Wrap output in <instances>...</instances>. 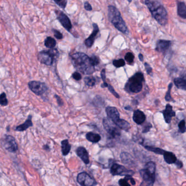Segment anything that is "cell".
Masks as SVG:
<instances>
[{"instance_id":"cell-41","label":"cell","mask_w":186,"mask_h":186,"mask_svg":"<svg viewBox=\"0 0 186 186\" xmlns=\"http://www.w3.org/2000/svg\"><path fill=\"white\" fill-rule=\"evenodd\" d=\"M72 77H73L74 79L77 80V81L80 80L82 79L81 75L79 72H76L73 73V74H72Z\"/></svg>"},{"instance_id":"cell-36","label":"cell","mask_w":186,"mask_h":186,"mask_svg":"<svg viewBox=\"0 0 186 186\" xmlns=\"http://www.w3.org/2000/svg\"><path fill=\"white\" fill-rule=\"evenodd\" d=\"M56 4L59 6V7H61L63 9H64L66 8L67 4V1L66 0H61V1H54Z\"/></svg>"},{"instance_id":"cell-28","label":"cell","mask_w":186,"mask_h":186,"mask_svg":"<svg viewBox=\"0 0 186 186\" xmlns=\"http://www.w3.org/2000/svg\"><path fill=\"white\" fill-rule=\"evenodd\" d=\"M56 45V42L55 39L52 37H48L44 40V45L50 49H54Z\"/></svg>"},{"instance_id":"cell-38","label":"cell","mask_w":186,"mask_h":186,"mask_svg":"<svg viewBox=\"0 0 186 186\" xmlns=\"http://www.w3.org/2000/svg\"><path fill=\"white\" fill-rule=\"evenodd\" d=\"M52 31L55 38H57V39H62L63 38V35L60 31L55 29H52Z\"/></svg>"},{"instance_id":"cell-3","label":"cell","mask_w":186,"mask_h":186,"mask_svg":"<svg viewBox=\"0 0 186 186\" xmlns=\"http://www.w3.org/2000/svg\"><path fill=\"white\" fill-rule=\"evenodd\" d=\"M108 16L111 23L117 30L125 35L129 33L126 23L121 17L120 12L116 7L112 5L109 6Z\"/></svg>"},{"instance_id":"cell-19","label":"cell","mask_w":186,"mask_h":186,"mask_svg":"<svg viewBox=\"0 0 186 186\" xmlns=\"http://www.w3.org/2000/svg\"><path fill=\"white\" fill-rule=\"evenodd\" d=\"M32 126H33V123L32 122V116L30 115L28 116L27 120L25 121V122L24 123L17 126L15 130L18 132H23L27 130L28 128L32 127Z\"/></svg>"},{"instance_id":"cell-23","label":"cell","mask_w":186,"mask_h":186,"mask_svg":"<svg viewBox=\"0 0 186 186\" xmlns=\"http://www.w3.org/2000/svg\"><path fill=\"white\" fill-rule=\"evenodd\" d=\"M86 138L88 141L92 143H97L101 140V137L100 135L93 132H89L86 135Z\"/></svg>"},{"instance_id":"cell-22","label":"cell","mask_w":186,"mask_h":186,"mask_svg":"<svg viewBox=\"0 0 186 186\" xmlns=\"http://www.w3.org/2000/svg\"><path fill=\"white\" fill-rule=\"evenodd\" d=\"M177 14L182 19H186V5L184 2L177 3Z\"/></svg>"},{"instance_id":"cell-15","label":"cell","mask_w":186,"mask_h":186,"mask_svg":"<svg viewBox=\"0 0 186 186\" xmlns=\"http://www.w3.org/2000/svg\"><path fill=\"white\" fill-rule=\"evenodd\" d=\"M99 31V27L97 25V24H95V23L93 24V31H92V33L90 35V36L87 39H86V40L84 42L86 47L90 48L92 47L94 43L95 38L96 37L97 35H98Z\"/></svg>"},{"instance_id":"cell-9","label":"cell","mask_w":186,"mask_h":186,"mask_svg":"<svg viewBox=\"0 0 186 186\" xmlns=\"http://www.w3.org/2000/svg\"><path fill=\"white\" fill-rule=\"evenodd\" d=\"M3 147L10 152H15L18 150L17 141L14 137L10 135H5L2 140Z\"/></svg>"},{"instance_id":"cell-12","label":"cell","mask_w":186,"mask_h":186,"mask_svg":"<svg viewBox=\"0 0 186 186\" xmlns=\"http://www.w3.org/2000/svg\"><path fill=\"white\" fill-rule=\"evenodd\" d=\"M55 13L56 14L57 19L60 22L62 26L67 31L70 32L72 28V25L68 17L63 12H60L59 10H56Z\"/></svg>"},{"instance_id":"cell-14","label":"cell","mask_w":186,"mask_h":186,"mask_svg":"<svg viewBox=\"0 0 186 186\" xmlns=\"http://www.w3.org/2000/svg\"><path fill=\"white\" fill-rule=\"evenodd\" d=\"M172 45V42L170 40L159 39L157 41L156 44L155 50L157 52L165 54Z\"/></svg>"},{"instance_id":"cell-29","label":"cell","mask_w":186,"mask_h":186,"mask_svg":"<svg viewBox=\"0 0 186 186\" xmlns=\"http://www.w3.org/2000/svg\"><path fill=\"white\" fill-rule=\"evenodd\" d=\"M144 147L146 148V150H147L148 151H151L153 153H155V154H158V155H163L164 153H165V151L161 149L160 148H158V147H155L153 146H145Z\"/></svg>"},{"instance_id":"cell-35","label":"cell","mask_w":186,"mask_h":186,"mask_svg":"<svg viewBox=\"0 0 186 186\" xmlns=\"http://www.w3.org/2000/svg\"><path fill=\"white\" fill-rule=\"evenodd\" d=\"M179 128L180 132H181V133H184L186 132V122H185V121L183 120L181 121L180 122L179 124Z\"/></svg>"},{"instance_id":"cell-32","label":"cell","mask_w":186,"mask_h":186,"mask_svg":"<svg viewBox=\"0 0 186 186\" xmlns=\"http://www.w3.org/2000/svg\"><path fill=\"white\" fill-rule=\"evenodd\" d=\"M125 59L126 61L127 62L128 64H132L134 62V55L132 54V52H128L125 55Z\"/></svg>"},{"instance_id":"cell-30","label":"cell","mask_w":186,"mask_h":186,"mask_svg":"<svg viewBox=\"0 0 186 186\" xmlns=\"http://www.w3.org/2000/svg\"><path fill=\"white\" fill-rule=\"evenodd\" d=\"M84 81L85 82V84L90 87L94 86L96 83V79L93 76H86L84 78Z\"/></svg>"},{"instance_id":"cell-46","label":"cell","mask_w":186,"mask_h":186,"mask_svg":"<svg viewBox=\"0 0 186 186\" xmlns=\"http://www.w3.org/2000/svg\"><path fill=\"white\" fill-rule=\"evenodd\" d=\"M175 165H176L177 167L178 168H181L183 167V164L181 161L179 160H177L176 162L175 163Z\"/></svg>"},{"instance_id":"cell-33","label":"cell","mask_w":186,"mask_h":186,"mask_svg":"<svg viewBox=\"0 0 186 186\" xmlns=\"http://www.w3.org/2000/svg\"><path fill=\"white\" fill-rule=\"evenodd\" d=\"M113 64L114 66H115L116 68H120L125 66L126 63H125V60L123 59H118V60H115L113 62Z\"/></svg>"},{"instance_id":"cell-44","label":"cell","mask_w":186,"mask_h":186,"mask_svg":"<svg viewBox=\"0 0 186 186\" xmlns=\"http://www.w3.org/2000/svg\"><path fill=\"white\" fill-rule=\"evenodd\" d=\"M151 128H152V125H151V123H148V124H147L144 127L143 130V133H147V132L150 131V130H151Z\"/></svg>"},{"instance_id":"cell-39","label":"cell","mask_w":186,"mask_h":186,"mask_svg":"<svg viewBox=\"0 0 186 186\" xmlns=\"http://www.w3.org/2000/svg\"><path fill=\"white\" fill-rule=\"evenodd\" d=\"M108 90L110 92L112 93V94H113L114 96L116 98H120V96H119V94H118L117 92H116L115 90H114V87L111 86V85H108Z\"/></svg>"},{"instance_id":"cell-6","label":"cell","mask_w":186,"mask_h":186,"mask_svg":"<svg viewBox=\"0 0 186 186\" xmlns=\"http://www.w3.org/2000/svg\"><path fill=\"white\" fill-rule=\"evenodd\" d=\"M59 56V52L57 49H52L39 52L38 54V60L41 64L47 66H52Z\"/></svg>"},{"instance_id":"cell-18","label":"cell","mask_w":186,"mask_h":186,"mask_svg":"<svg viewBox=\"0 0 186 186\" xmlns=\"http://www.w3.org/2000/svg\"><path fill=\"white\" fill-rule=\"evenodd\" d=\"M133 120L137 125H141L146 120V116L141 110H136L134 111Z\"/></svg>"},{"instance_id":"cell-4","label":"cell","mask_w":186,"mask_h":186,"mask_svg":"<svg viewBox=\"0 0 186 186\" xmlns=\"http://www.w3.org/2000/svg\"><path fill=\"white\" fill-rule=\"evenodd\" d=\"M144 80L143 73H135L128 80L125 86V91L130 94L139 93L142 90Z\"/></svg>"},{"instance_id":"cell-17","label":"cell","mask_w":186,"mask_h":186,"mask_svg":"<svg viewBox=\"0 0 186 186\" xmlns=\"http://www.w3.org/2000/svg\"><path fill=\"white\" fill-rule=\"evenodd\" d=\"M76 152L78 157L83 160L86 164H88L90 163L89 155L86 148L82 146L79 147L76 150Z\"/></svg>"},{"instance_id":"cell-16","label":"cell","mask_w":186,"mask_h":186,"mask_svg":"<svg viewBox=\"0 0 186 186\" xmlns=\"http://www.w3.org/2000/svg\"><path fill=\"white\" fill-rule=\"evenodd\" d=\"M163 113L165 122L167 123L171 122L172 118L176 115L175 112L172 110V106L169 104H167L165 109L163 111Z\"/></svg>"},{"instance_id":"cell-25","label":"cell","mask_w":186,"mask_h":186,"mask_svg":"<svg viewBox=\"0 0 186 186\" xmlns=\"http://www.w3.org/2000/svg\"><path fill=\"white\" fill-rule=\"evenodd\" d=\"M175 85L178 89L186 90V80L182 78H177L174 80Z\"/></svg>"},{"instance_id":"cell-43","label":"cell","mask_w":186,"mask_h":186,"mask_svg":"<svg viewBox=\"0 0 186 186\" xmlns=\"http://www.w3.org/2000/svg\"><path fill=\"white\" fill-rule=\"evenodd\" d=\"M105 69H103L101 71V78L102 80L103 81V83H106V75H105Z\"/></svg>"},{"instance_id":"cell-27","label":"cell","mask_w":186,"mask_h":186,"mask_svg":"<svg viewBox=\"0 0 186 186\" xmlns=\"http://www.w3.org/2000/svg\"><path fill=\"white\" fill-rule=\"evenodd\" d=\"M115 125L120 129L124 130L125 131H128V130H130V126L129 122H128L127 121L123 119H120Z\"/></svg>"},{"instance_id":"cell-8","label":"cell","mask_w":186,"mask_h":186,"mask_svg":"<svg viewBox=\"0 0 186 186\" xmlns=\"http://www.w3.org/2000/svg\"><path fill=\"white\" fill-rule=\"evenodd\" d=\"M28 85L30 89L39 96H42L48 90V87L45 83L38 81H31L28 83Z\"/></svg>"},{"instance_id":"cell-47","label":"cell","mask_w":186,"mask_h":186,"mask_svg":"<svg viewBox=\"0 0 186 186\" xmlns=\"http://www.w3.org/2000/svg\"><path fill=\"white\" fill-rule=\"evenodd\" d=\"M138 57H139V59L140 61H144V56H143V55L142 54H139Z\"/></svg>"},{"instance_id":"cell-31","label":"cell","mask_w":186,"mask_h":186,"mask_svg":"<svg viewBox=\"0 0 186 186\" xmlns=\"http://www.w3.org/2000/svg\"><path fill=\"white\" fill-rule=\"evenodd\" d=\"M172 87V83H170L169 84V85H168V90H167V92L166 93L165 95V99L166 101H175L174 99L172 98V96H171V90Z\"/></svg>"},{"instance_id":"cell-37","label":"cell","mask_w":186,"mask_h":186,"mask_svg":"<svg viewBox=\"0 0 186 186\" xmlns=\"http://www.w3.org/2000/svg\"><path fill=\"white\" fill-rule=\"evenodd\" d=\"M91 57V61H92V64L95 67V66H98L100 63V61H99V59L98 57L96 56H92L90 57Z\"/></svg>"},{"instance_id":"cell-49","label":"cell","mask_w":186,"mask_h":186,"mask_svg":"<svg viewBox=\"0 0 186 186\" xmlns=\"http://www.w3.org/2000/svg\"><path fill=\"white\" fill-rule=\"evenodd\" d=\"M125 108L126 110H131L132 109L130 108V106H126Z\"/></svg>"},{"instance_id":"cell-42","label":"cell","mask_w":186,"mask_h":186,"mask_svg":"<svg viewBox=\"0 0 186 186\" xmlns=\"http://www.w3.org/2000/svg\"><path fill=\"white\" fill-rule=\"evenodd\" d=\"M55 98L56 99L57 103L58 104L59 106H63V105H64V103L63 101H62V99H61V98L59 96H58V95H57V94H55Z\"/></svg>"},{"instance_id":"cell-48","label":"cell","mask_w":186,"mask_h":186,"mask_svg":"<svg viewBox=\"0 0 186 186\" xmlns=\"http://www.w3.org/2000/svg\"><path fill=\"white\" fill-rule=\"evenodd\" d=\"M43 148H44V150H47V151H48V150H50L49 146H48V145H44V146H43Z\"/></svg>"},{"instance_id":"cell-2","label":"cell","mask_w":186,"mask_h":186,"mask_svg":"<svg viewBox=\"0 0 186 186\" xmlns=\"http://www.w3.org/2000/svg\"><path fill=\"white\" fill-rule=\"evenodd\" d=\"M145 3L158 24L162 26L166 25L168 21L167 12L162 4L158 1L153 0H146Z\"/></svg>"},{"instance_id":"cell-40","label":"cell","mask_w":186,"mask_h":186,"mask_svg":"<svg viewBox=\"0 0 186 186\" xmlns=\"http://www.w3.org/2000/svg\"><path fill=\"white\" fill-rule=\"evenodd\" d=\"M144 65H145V69H146V72L147 73V74L152 76V68L151 66L147 62H145L144 64Z\"/></svg>"},{"instance_id":"cell-26","label":"cell","mask_w":186,"mask_h":186,"mask_svg":"<svg viewBox=\"0 0 186 186\" xmlns=\"http://www.w3.org/2000/svg\"><path fill=\"white\" fill-rule=\"evenodd\" d=\"M120 157L122 162L126 164H132L133 163L132 156L129 153L122 152L121 153Z\"/></svg>"},{"instance_id":"cell-11","label":"cell","mask_w":186,"mask_h":186,"mask_svg":"<svg viewBox=\"0 0 186 186\" xmlns=\"http://www.w3.org/2000/svg\"><path fill=\"white\" fill-rule=\"evenodd\" d=\"M77 181L81 186H94L97 184L96 180L86 172H80L78 175Z\"/></svg>"},{"instance_id":"cell-34","label":"cell","mask_w":186,"mask_h":186,"mask_svg":"<svg viewBox=\"0 0 186 186\" xmlns=\"http://www.w3.org/2000/svg\"><path fill=\"white\" fill-rule=\"evenodd\" d=\"M1 105L3 106H7L8 104V101L7 100L6 94L5 92H3L1 94V101H0Z\"/></svg>"},{"instance_id":"cell-45","label":"cell","mask_w":186,"mask_h":186,"mask_svg":"<svg viewBox=\"0 0 186 186\" xmlns=\"http://www.w3.org/2000/svg\"><path fill=\"white\" fill-rule=\"evenodd\" d=\"M84 8H85V10H87V11H91L92 10V6L88 2H85L84 3Z\"/></svg>"},{"instance_id":"cell-10","label":"cell","mask_w":186,"mask_h":186,"mask_svg":"<svg viewBox=\"0 0 186 186\" xmlns=\"http://www.w3.org/2000/svg\"><path fill=\"white\" fill-rule=\"evenodd\" d=\"M110 172L113 176L120 175V176H127L134 174V172L131 170L126 169L123 165H120L117 163H114L111 165L110 167Z\"/></svg>"},{"instance_id":"cell-21","label":"cell","mask_w":186,"mask_h":186,"mask_svg":"<svg viewBox=\"0 0 186 186\" xmlns=\"http://www.w3.org/2000/svg\"><path fill=\"white\" fill-rule=\"evenodd\" d=\"M164 156V159L165 162L169 164H175L178 160L177 159L176 155H175L174 153L171 152H167L165 151V153L163 155Z\"/></svg>"},{"instance_id":"cell-13","label":"cell","mask_w":186,"mask_h":186,"mask_svg":"<svg viewBox=\"0 0 186 186\" xmlns=\"http://www.w3.org/2000/svg\"><path fill=\"white\" fill-rule=\"evenodd\" d=\"M106 115L108 118L110 119L115 124L120 120V114L118 109L114 106H107L105 109Z\"/></svg>"},{"instance_id":"cell-7","label":"cell","mask_w":186,"mask_h":186,"mask_svg":"<svg viewBox=\"0 0 186 186\" xmlns=\"http://www.w3.org/2000/svg\"><path fill=\"white\" fill-rule=\"evenodd\" d=\"M103 125L104 129L108 133L110 138H115L116 137L120 136V128L108 118H103Z\"/></svg>"},{"instance_id":"cell-24","label":"cell","mask_w":186,"mask_h":186,"mask_svg":"<svg viewBox=\"0 0 186 186\" xmlns=\"http://www.w3.org/2000/svg\"><path fill=\"white\" fill-rule=\"evenodd\" d=\"M71 149V145L69 143L68 140L65 139L61 141L62 153L64 156L68 155Z\"/></svg>"},{"instance_id":"cell-20","label":"cell","mask_w":186,"mask_h":186,"mask_svg":"<svg viewBox=\"0 0 186 186\" xmlns=\"http://www.w3.org/2000/svg\"><path fill=\"white\" fill-rule=\"evenodd\" d=\"M118 184L120 186H134L135 181L131 175H127L124 179H121L119 180Z\"/></svg>"},{"instance_id":"cell-1","label":"cell","mask_w":186,"mask_h":186,"mask_svg":"<svg viewBox=\"0 0 186 186\" xmlns=\"http://www.w3.org/2000/svg\"><path fill=\"white\" fill-rule=\"evenodd\" d=\"M71 60L74 68L86 75H91L95 72L91 57L83 52H76L71 56Z\"/></svg>"},{"instance_id":"cell-5","label":"cell","mask_w":186,"mask_h":186,"mask_svg":"<svg viewBox=\"0 0 186 186\" xmlns=\"http://www.w3.org/2000/svg\"><path fill=\"white\" fill-rule=\"evenodd\" d=\"M143 181L140 186H153L155 179V164L153 162L146 164L143 169L140 170Z\"/></svg>"}]
</instances>
